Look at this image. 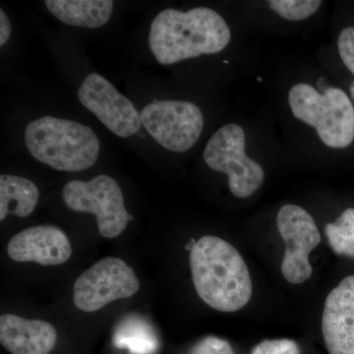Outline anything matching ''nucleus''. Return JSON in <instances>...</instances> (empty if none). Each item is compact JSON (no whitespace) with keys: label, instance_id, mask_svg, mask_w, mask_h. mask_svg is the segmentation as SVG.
Masks as SVG:
<instances>
[{"label":"nucleus","instance_id":"nucleus-1","mask_svg":"<svg viewBox=\"0 0 354 354\" xmlns=\"http://www.w3.org/2000/svg\"><path fill=\"white\" fill-rule=\"evenodd\" d=\"M230 39L227 22L213 9L197 7L187 12L165 9L151 24L149 46L160 64L169 65L221 53Z\"/></svg>","mask_w":354,"mask_h":354},{"label":"nucleus","instance_id":"nucleus-2","mask_svg":"<svg viewBox=\"0 0 354 354\" xmlns=\"http://www.w3.org/2000/svg\"><path fill=\"white\" fill-rule=\"evenodd\" d=\"M190 268L198 295L212 308L235 312L252 295V281L241 253L220 237L206 235L190 251Z\"/></svg>","mask_w":354,"mask_h":354},{"label":"nucleus","instance_id":"nucleus-3","mask_svg":"<svg viewBox=\"0 0 354 354\" xmlns=\"http://www.w3.org/2000/svg\"><path fill=\"white\" fill-rule=\"evenodd\" d=\"M25 142L32 157L57 171H85L99 158L97 135L77 121L43 116L27 125Z\"/></svg>","mask_w":354,"mask_h":354},{"label":"nucleus","instance_id":"nucleus-4","mask_svg":"<svg viewBox=\"0 0 354 354\" xmlns=\"http://www.w3.org/2000/svg\"><path fill=\"white\" fill-rule=\"evenodd\" d=\"M293 116L314 127L326 146L346 148L354 139V106L339 88L319 93L306 83L297 84L288 93Z\"/></svg>","mask_w":354,"mask_h":354},{"label":"nucleus","instance_id":"nucleus-5","mask_svg":"<svg viewBox=\"0 0 354 354\" xmlns=\"http://www.w3.org/2000/svg\"><path fill=\"white\" fill-rule=\"evenodd\" d=\"M62 197L72 211L94 214L100 234L106 239L122 234L133 220L125 208L120 185L109 176L102 174L90 181H70L65 184Z\"/></svg>","mask_w":354,"mask_h":354},{"label":"nucleus","instance_id":"nucleus-6","mask_svg":"<svg viewBox=\"0 0 354 354\" xmlns=\"http://www.w3.org/2000/svg\"><path fill=\"white\" fill-rule=\"evenodd\" d=\"M203 158L209 169L227 174L230 189L235 197L251 196L264 181L262 167L246 156L245 133L239 125L230 123L216 130Z\"/></svg>","mask_w":354,"mask_h":354},{"label":"nucleus","instance_id":"nucleus-7","mask_svg":"<svg viewBox=\"0 0 354 354\" xmlns=\"http://www.w3.org/2000/svg\"><path fill=\"white\" fill-rule=\"evenodd\" d=\"M140 116L153 140L174 153L190 150L204 127L202 111L191 102L155 101L142 109Z\"/></svg>","mask_w":354,"mask_h":354},{"label":"nucleus","instance_id":"nucleus-8","mask_svg":"<svg viewBox=\"0 0 354 354\" xmlns=\"http://www.w3.org/2000/svg\"><path fill=\"white\" fill-rule=\"evenodd\" d=\"M139 288L131 267L120 258L106 257L76 279L73 301L81 311L95 312L114 300L133 297Z\"/></svg>","mask_w":354,"mask_h":354},{"label":"nucleus","instance_id":"nucleus-9","mask_svg":"<svg viewBox=\"0 0 354 354\" xmlns=\"http://www.w3.org/2000/svg\"><path fill=\"white\" fill-rule=\"evenodd\" d=\"M277 225L286 243L281 272L288 283H304L313 272L309 254L321 241L315 221L306 209L290 204L279 209Z\"/></svg>","mask_w":354,"mask_h":354},{"label":"nucleus","instance_id":"nucleus-10","mask_svg":"<svg viewBox=\"0 0 354 354\" xmlns=\"http://www.w3.org/2000/svg\"><path fill=\"white\" fill-rule=\"evenodd\" d=\"M78 97L116 136L128 138L141 129V116L134 104L100 74L91 73L84 79Z\"/></svg>","mask_w":354,"mask_h":354},{"label":"nucleus","instance_id":"nucleus-11","mask_svg":"<svg viewBox=\"0 0 354 354\" xmlns=\"http://www.w3.org/2000/svg\"><path fill=\"white\" fill-rule=\"evenodd\" d=\"M322 333L330 354H354V276L342 279L326 298Z\"/></svg>","mask_w":354,"mask_h":354},{"label":"nucleus","instance_id":"nucleus-12","mask_svg":"<svg viewBox=\"0 0 354 354\" xmlns=\"http://www.w3.org/2000/svg\"><path fill=\"white\" fill-rule=\"evenodd\" d=\"M7 253L16 262L43 266L64 264L72 255L68 237L58 227L38 225L23 230L11 239Z\"/></svg>","mask_w":354,"mask_h":354},{"label":"nucleus","instance_id":"nucleus-13","mask_svg":"<svg viewBox=\"0 0 354 354\" xmlns=\"http://www.w3.org/2000/svg\"><path fill=\"white\" fill-rule=\"evenodd\" d=\"M57 333L51 324L14 314L0 317V342L11 354H50Z\"/></svg>","mask_w":354,"mask_h":354},{"label":"nucleus","instance_id":"nucleus-14","mask_svg":"<svg viewBox=\"0 0 354 354\" xmlns=\"http://www.w3.org/2000/svg\"><path fill=\"white\" fill-rule=\"evenodd\" d=\"M46 8L65 24L97 29L111 19V0H46Z\"/></svg>","mask_w":354,"mask_h":354},{"label":"nucleus","instance_id":"nucleus-15","mask_svg":"<svg viewBox=\"0 0 354 354\" xmlns=\"http://www.w3.org/2000/svg\"><path fill=\"white\" fill-rule=\"evenodd\" d=\"M39 192L36 184L24 177L0 176V221L9 214L26 218L38 205Z\"/></svg>","mask_w":354,"mask_h":354},{"label":"nucleus","instance_id":"nucleus-16","mask_svg":"<svg viewBox=\"0 0 354 354\" xmlns=\"http://www.w3.org/2000/svg\"><path fill=\"white\" fill-rule=\"evenodd\" d=\"M113 344L131 354H155L160 341L152 324L144 317L131 314L124 317L113 333Z\"/></svg>","mask_w":354,"mask_h":354},{"label":"nucleus","instance_id":"nucleus-17","mask_svg":"<svg viewBox=\"0 0 354 354\" xmlns=\"http://www.w3.org/2000/svg\"><path fill=\"white\" fill-rule=\"evenodd\" d=\"M325 234L335 254L354 258V209H346L335 223H328Z\"/></svg>","mask_w":354,"mask_h":354},{"label":"nucleus","instance_id":"nucleus-18","mask_svg":"<svg viewBox=\"0 0 354 354\" xmlns=\"http://www.w3.org/2000/svg\"><path fill=\"white\" fill-rule=\"evenodd\" d=\"M319 0H272L270 8L281 17L290 21L306 19L320 8Z\"/></svg>","mask_w":354,"mask_h":354},{"label":"nucleus","instance_id":"nucleus-19","mask_svg":"<svg viewBox=\"0 0 354 354\" xmlns=\"http://www.w3.org/2000/svg\"><path fill=\"white\" fill-rule=\"evenodd\" d=\"M299 346L288 339H265L255 346L250 354H300Z\"/></svg>","mask_w":354,"mask_h":354},{"label":"nucleus","instance_id":"nucleus-20","mask_svg":"<svg viewBox=\"0 0 354 354\" xmlns=\"http://www.w3.org/2000/svg\"><path fill=\"white\" fill-rule=\"evenodd\" d=\"M189 354H235L232 346L225 339L207 337L198 342Z\"/></svg>","mask_w":354,"mask_h":354},{"label":"nucleus","instance_id":"nucleus-21","mask_svg":"<svg viewBox=\"0 0 354 354\" xmlns=\"http://www.w3.org/2000/svg\"><path fill=\"white\" fill-rule=\"evenodd\" d=\"M337 48L342 62L354 75V27L342 30L337 39Z\"/></svg>","mask_w":354,"mask_h":354},{"label":"nucleus","instance_id":"nucleus-22","mask_svg":"<svg viewBox=\"0 0 354 354\" xmlns=\"http://www.w3.org/2000/svg\"><path fill=\"white\" fill-rule=\"evenodd\" d=\"M10 21L7 17L6 13L3 10H0V46H3L7 43L11 36Z\"/></svg>","mask_w":354,"mask_h":354},{"label":"nucleus","instance_id":"nucleus-23","mask_svg":"<svg viewBox=\"0 0 354 354\" xmlns=\"http://www.w3.org/2000/svg\"><path fill=\"white\" fill-rule=\"evenodd\" d=\"M349 91H351V99H353L354 102V81L351 83V87H349Z\"/></svg>","mask_w":354,"mask_h":354},{"label":"nucleus","instance_id":"nucleus-24","mask_svg":"<svg viewBox=\"0 0 354 354\" xmlns=\"http://www.w3.org/2000/svg\"><path fill=\"white\" fill-rule=\"evenodd\" d=\"M258 81H260V82H261V81H262V78H261V77H259V78H258Z\"/></svg>","mask_w":354,"mask_h":354}]
</instances>
